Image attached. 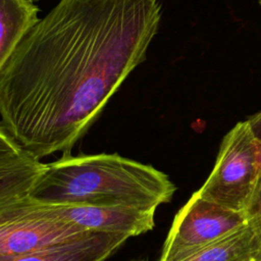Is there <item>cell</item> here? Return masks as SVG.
<instances>
[{
	"label": "cell",
	"mask_w": 261,
	"mask_h": 261,
	"mask_svg": "<svg viewBox=\"0 0 261 261\" xmlns=\"http://www.w3.org/2000/svg\"><path fill=\"white\" fill-rule=\"evenodd\" d=\"M129 261H144V260H129Z\"/></svg>",
	"instance_id": "cell-15"
},
{
	"label": "cell",
	"mask_w": 261,
	"mask_h": 261,
	"mask_svg": "<svg viewBox=\"0 0 261 261\" xmlns=\"http://www.w3.org/2000/svg\"><path fill=\"white\" fill-rule=\"evenodd\" d=\"M248 121L256 139L258 140V142L261 143V110L250 116L248 118Z\"/></svg>",
	"instance_id": "cell-13"
},
{
	"label": "cell",
	"mask_w": 261,
	"mask_h": 261,
	"mask_svg": "<svg viewBox=\"0 0 261 261\" xmlns=\"http://www.w3.org/2000/svg\"><path fill=\"white\" fill-rule=\"evenodd\" d=\"M127 240L121 234L91 232L55 246L0 256V261H106Z\"/></svg>",
	"instance_id": "cell-7"
},
{
	"label": "cell",
	"mask_w": 261,
	"mask_h": 261,
	"mask_svg": "<svg viewBox=\"0 0 261 261\" xmlns=\"http://www.w3.org/2000/svg\"><path fill=\"white\" fill-rule=\"evenodd\" d=\"M45 167V163L29 155L0 166V198L30 192Z\"/></svg>",
	"instance_id": "cell-10"
},
{
	"label": "cell",
	"mask_w": 261,
	"mask_h": 261,
	"mask_svg": "<svg viewBox=\"0 0 261 261\" xmlns=\"http://www.w3.org/2000/svg\"><path fill=\"white\" fill-rule=\"evenodd\" d=\"M245 223V215L195 192L175 214L158 261H177Z\"/></svg>",
	"instance_id": "cell-5"
},
{
	"label": "cell",
	"mask_w": 261,
	"mask_h": 261,
	"mask_svg": "<svg viewBox=\"0 0 261 261\" xmlns=\"http://www.w3.org/2000/svg\"><path fill=\"white\" fill-rule=\"evenodd\" d=\"M89 233L63 218L55 205L34 199L30 192L0 198V256L55 246Z\"/></svg>",
	"instance_id": "cell-3"
},
{
	"label": "cell",
	"mask_w": 261,
	"mask_h": 261,
	"mask_svg": "<svg viewBox=\"0 0 261 261\" xmlns=\"http://www.w3.org/2000/svg\"><path fill=\"white\" fill-rule=\"evenodd\" d=\"M158 0H60L0 69V123L40 160L68 153L146 59Z\"/></svg>",
	"instance_id": "cell-1"
},
{
	"label": "cell",
	"mask_w": 261,
	"mask_h": 261,
	"mask_svg": "<svg viewBox=\"0 0 261 261\" xmlns=\"http://www.w3.org/2000/svg\"><path fill=\"white\" fill-rule=\"evenodd\" d=\"M257 152L258 140L248 119L238 122L223 137L214 167L196 192L198 196L245 215L260 175Z\"/></svg>",
	"instance_id": "cell-4"
},
{
	"label": "cell",
	"mask_w": 261,
	"mask_h": 261,
	"mask_svg": "<svg viewBox=\"0 0 261 261\" xmlns=\"http://www.w3.org/2000/svg\"><path fill=\"white\" fill-rule=\"evenodd\" d=\"M177 261H253L251 232L244 223Z\"/></svg>",
	"instance_id": "cell-9"
},
{
	"label": "cell",
	"mask_w": 261,
	"mask_h": 261,
	"mask_svg": "<svg viewBox=\"0 0 261 261\" xmlns=\"http://www.w3.org/2000/svg\"><path fill=\"white\" fill-rule=\"evenodd\" d=\"M258 2H259V4L261 5V0H258Z\"/></svg>",
	"instance_id": "cell-17"
},
{
	"label": "cell",
	"mask_w": 261,
	"mask_h": 261,
	"mask_svg": "<svg viewBox=\"0 0 261 261\" xmlns=\"http://www.w3.org/2000/svg\"><path fill=\"white\" fill-rule=\"evenodd\" d=\"M38 12L31 0H0V69L39 20Z\"/></svg>",
	"instance_id": "cell-8"
},
{
	"label": "cell",
	"mask_w": 261,
	"mask_h": 261,
	"mask_svg": "<svg viewBox=\"0 0 261 261\" xmlns=\"http://www.w3.org/2000/svg\"><path fill=\"white\" fill-rule=\"evenodd\" d=\"M176 187L152 165L117 153L73 156L47 163L30 195L50 205L125 206L157 210Z\"/></svg>",
	"instance_id": "cell-2"
},
{
	"label": "cell",
	"mask_w": 261,
	"mask_h": 261,
	"mask_svg": "<svg viewBox=\"0 0 261 261\" xmlns=\"http://www.w3.org/2000/svg\"><path fill=\"white\" fill-rule=\"evenodd\" d=\"M25 155L28 154L21 150L0 123V166L17 161Z\"/></svg>",
	"instance_id": "cell-12"
},
{
	"label": "cell",
	"mask_w": 261,
	"mask_h": 261,
	"mask_svg": "<svg viewBox=\"0 0 261 261\" xmlns=\"http://www.w3.org/2000/svg\"><path fill=\"white\" fill-rule=\"evenodd\" d=\"M68 221L91 232L125 236L128 239L154 228L156 210L125 206L55 205Z\"/></svg>",
	"instance_id": "cell-6"
},
{
	"label": "cell",
	"mask_w": 261,
	"mask_h": 261,
	"mask_svg": "<svg viewBox=\"0 0 261 261\" xmlns=\"http://www.w3.org/2000/svg\"><path fill=\"white\" fill-rule=\"evenodd\" d=\"M31 1H33V2H36V1H39V0H31Z\"/></svg>",
	"instance_id": "cell-16"
},
{
	"label": "cell",
	"mask_w": 261,
	"mask_h": 261,
	"mask_svg": "<svg viewBox=\"0 0 261 261\" xmlns=\"http://www.w3.org/2000/svg\"><path fill=\"white\" fill-rule=\"evenodd\" d=\"M257 161L259 169L261 170V143L258 142V152H257Z\"/></svg>",
	"instance_id": "cell-14"
},
{
	"label": "cell",
	"mask_w": 261,
	"mask_h": 261,
	"mask_svg": "<svg viewBox=\"0 0 261 261\" xmlns=\"http://www.w3.org/2000/svg\"><path fill=\"white\" fill-rule=\"evenodd\" d=\"M245 223L251 232L252 260L261 261V170L251 200L245 210Z\"/></svg>",
	"instance_id": "cell-11"
}]
</instances>
